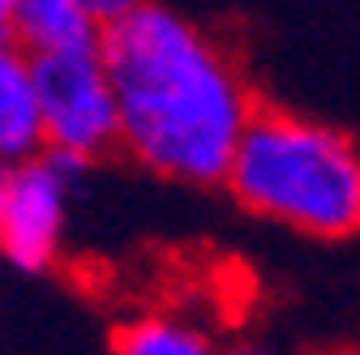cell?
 Returning <instances> with one entry per match:
<instances>
[{"label": "cell", "instance_id": "2", "mask_svg": "<svg viewBox=\"0 0 360 355\" xmlns=\"http://www.w3.org/2000/svg\"><path fill=\"white\" fill-rule=\"evenodd\" d=\"M232 197L313 240L360 236V146L343 128L288 107H257L228 163Z\"/></svg>", "mask_w": 360, "mask_h": 355}, {"label": "cell", "instance_id": "6", "mask_svg": "<svg viewBox=\"0 0 360 355\" xmlns=\"http://www.w3.org/2000/svg\"><path fill=\"white\" fill-rule=\"evenodd\" d=\"M18 13V48L30 60H48L65 52L99 48L103 30L90 22L77 0H13Z\"/></svg>", "mask_w": 360, "mask_h": 355}, {"label": "cell", "instance_id": "4", "mask_svg": "<svg viewBox=\"0 0 360 355\" xmlns=\"http://www.w3.org/2000/svg\"><path fill=\"white\" fill-rule=\"evenodd\" d=\"M34 91H39L43 150L48 154L77 159L90 167L95 159L120 146L116 91L99 48L34 60Z\"/></svg>", "mask_w": 360, "mask_h": 355}, {"label": "cell", "instance_id": "8", "mask_svg": "<svg viewBox=\"0 0 360 355\" xmlns=\"http://www.w3.org/2000/svg\"><path fill=\"white\" fill-rule=\"evenodd\" d=\"M77 5L90 13V22H95L99 30H108V26H116V22H124L129 13H138L146 0H77Z\"/></svg>", "mask_w": 360, "mask_h": 355}, {"label": "cell", "instance_id": "1", "mask_svg": "<svg viewBox=\"0 0 360 355\" xmlns=\"http://www.w3.org/2000/svg\"><path fill=\"white\" fill-rule=\"evenodd\" d=\"M99 56L116 91L120 150L180 185H223L257 116L240 65L167 5H146L108 26Z\"/></svg>", "mask_w": 360, "mask_h": 355}, {"label": "cell", "instance_id": "10", "mask_svg": "<svg viewBox=\"0 0 360 355\" xmlns=\"http://www.w3.org/2000/svg\"><path fill=\"white\" fill-rule=\"evenodd\" d=\"M223 355H275V351H270V347H262V342H240V347L223 351Z\"/></svg>", "mask_w": 360, "mask_h": 355}, {"label": "cell", "instance_id": "3", "mask_svg": "<svg viewBox=\"0 0 360 355\" xmlns=\"http://www.w3.org/2000/svg\"><path fill=\"white\" fill-rule=\"evenodd\" d=\"M86 163L34 154L0 163V257L22 274L52 270L65 253L73 189Z\"/></svg>", "mask_w": 360, "mask_h": 355}, {"label": "cell", "instance_id": "7", "mask_svg": "<svg viewBox=\"0 0 360 355\" xmlns=\"http://www.w3.org/2000/svg\"><path fill=\"white\" fill-rule=\"evenodd\" d=\"M112 355H223V347L198 321L159 308L129 317L112 338Z\"/></svg>", "mask_w": 360, "mask_h": 355}, {"label": "cell", "instance_id": "9", "mask_svg": "<svg viewBox=\"0 0 360 355\" xmlns=\"http://www.w3.org/2000/svg\"><path fill=\"white\" fill-rule=\"evenodd\" d=\"M0 48H18V13H13V0H0Z\"/></svg>", "mask_w": 360, "mask_h": 355}, {"label": "cell", "instance_id": "5", "mask_svg": "<svg viewBox=\"0 0 360 355\" xmlns=\"http://www.w3.org/2000/svg\"><path fill=\"white\" fill-rule=\"evenodd\" d=\"M34 154H43L34 60L22 48H0V163Z\"/></svg>", "mask_w": 360, "mask_h": 355}]
</instances>
